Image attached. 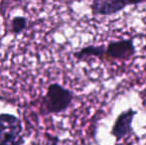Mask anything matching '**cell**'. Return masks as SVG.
Listing matches in <instances>:
<instances>
[{
  "label": "cell",
  "instance_id": "6da1fadb",
  "mask_svg": "<svg viewBox=\"0 0 146 145\" xmlns=\"http://www.w3.org/2000/svg\"><path fill=\"white\" fill-rule=\"evenodd\" d=\"M74 93L60 83H51L41 101L42 110L47 114H58L66 111L72 105Z\"/></svg>",
  "mask_w": 146,
  "mask_h": 145
},
{
  "label": "cell",
  "instance_id": "7a4b0ae2",
  "mask_svg": "<svg viewBox=\"0 0 146 145\" xmlns=\"http://www.w3.org/2000/svg\"><path fill=\"white\" fill-rule=\"evenodd\" d=\"M22 122L14 114H0V145H23Z\"/></svg>",
  "mask_w": 146,
  "mask_h": 145
},
{
  "label": "cell",
  "instance_id": "3957f363",
  "mask_svg": "<svg viewBox=\"0 0 146 145\" xmlns=\"http://www.w3.org/2000/svg\"><path fill=\"white\" fill-rule=\"evenodd\" d=\"M135 55V47L133 39H121L110 42L106 47V59L119 61H127Z\"/></svg>",
  "mask_w": 146,
  "mask_h": 145
},
{
  "label": "cell",
  "instance_id": "277c9868",
  "mask_svg": "<svg viewBox=\"0 0 146 145\" xmlns=\"http://www.w3.org/2000/svg\"><path fill=\"white\" fill-rule=\"evenodd\" d=\"M137 114V111L132 109H128L122 111L116 117L113 125L111 128V135L119 141L124 139L126 136L133 133L132 122L134 119V116Z\"/></svg>",
  "mask_w": 146,
  "mask_h": 145
},
{
  "label": "cell",
  "instance_id": "5b68a950",
  "mask_svg": "<svg viewBox=\"0 0 146 145\" xmlns=\"http://www.w3.org/2000/svg\"><path fill=\"white\" fill-rule=\"evenodd\" d=\"M126 6L124 0H92L90 9L94 16H112L121 12Z\"/></svg>",
  "mask_w": 146,
  "mask_h": 145
},
{
  "label": "cell",
  "instance_id": "8992f818",
  "mask_svg": "<svg viewBox=\"0 0 146 145\" xmlns=\"http://www.w3.org/2000/svg\"><path fill=\"white\" fill-rule=\"evenodd\" d=\"M74 57L78 61H88L92 58H98L104 60L106 57V46L90 45V46L83 47L81 50L74 53Z\"/></svg>",
  "mask_w": 146,
  "mask_h": 145
},
{
  "label": "cell",
  "instance_id": "52a82bcc",
  "mask_svg": "<svg viewBox=\"0 0 146 145\" xmlns=\"http://www.w3.org/2000/svg\"><path fill=\"white\" fill-rule=\"evenodd\" d=\"M28 26V20L26 17L23 16H16L10 22V32L12 34H21L27 29Z\"/></svg>",
  "mask_w": 146,
  "mask_h": 145
},
{
  "label": "cell",
  "instance_id": "ba28073f",
  "mask_svg": "<svg viewBox=\"0 0 146 145\" xmlns=\"http://www.w3.org/2000/svg\"><path fill=\"white\" fill-rule=\"evenodd\" d=\"M126 5H137V4L146 2V0H124Z\"/></svg>",
  "mask_w": 146,
  "mask_h": 145
}]
</instances>
